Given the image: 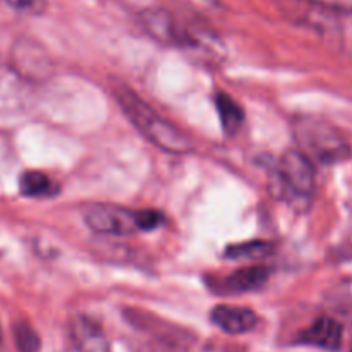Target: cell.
Segmentation results:
<instances>
[{
  "label": "cell",
  "instance_id": "obj_1",
  "mask_svg": "<svg viewBox=\"0 0 352 352\" xmlns=\"http://www.w3.org/2000/svg\"><path fill=\"white\" fill-rule=\"evenodd\" d=\"M113 96L129 122L158 150L170 155H186L192 150L191 138L170 120L162 117L136 91L124 85H117L113 88Z\"/></svg>",
  "mask_w": 352,
  "mask_h": 352
},
{
  "label": "cell",
  "instance_id": "obj_2",
  "mask_svg": "<svg viewBox=\"0 0 352 352\" xmlns=\"http://www.w3.org/2000/svg\"><path fill=\"white\" fill-rule=\"evenodd\" d=\"M294 138L298 150L311 162L336 165L351 157V146L337 127L316 117L294 120Z\"/></svg>",
  "mask_w": 352,
  "mask_h": 352
},
{
  "label": "cell",
  "instance_id": "obj_3",
  "mask_svg": "<svg viewBox=\"0 0 352 352\" xmlns=\"http://www.w3.org/2000/svg\"><path fill=\"white\" fill-rule=\"evenodd\" d=\"M316 174L313 162L299 150H289L280 157L274 175V192L287 201H308L315 192Z\"/></svg>",
  "mask_w": 352,
  "mask_h": 352
},
{
  "label": "cell",
  "instance_id": "obj_4",
  "mask_svg": "<svg viewBox=\"0 0 352 352\" xmlns=\"http://www.w3.org/2000/svg\"><path fill=\"white\" fill-rule=\"evenodd\" d=\"M86 223L91 230L105 236H131L140 230L138 210L117 205H96L86 213Z\"/></svg>",
  "mask_w": 352,
  "mask_h": 352
},
{
  "label": "cell",
  "instance_id": "obj_5",
  "mask_svg": "<svg viewBox=\"0 0 352 352\" xmlns=\"http://www.w3.org/2000/svg\"><path fill=\"white\" fill-rule=\"evenodd\" d=\"M144 30L162 43L177 45V47H195L198 45L196 36H192L191 31L186 30L182 24L175 21L174 16L162 9L144 10L141 16Z\"/></svg>",
  "mask_w": 352,
  "mask_h": 352
},
{
  "label": "cell",
  "instance_id": "obj_6",
  "mask_svg": "<svg viewBox=\"0 0 352 352\" xmlns=\"http://www.w3.org/2000/svg\"><path fill=\"white\" fill-rule=\"evenodd\" d=\"M69 339L76 352H110L103 330L98 323L85 315H78L71 320Z\"/></svg>",
  "mask_w": 352,
  "mask_h": 352
},
{
  "label": "cell",
  "instance_id": "obj_7",
  "mask_svg": "<svg viewBox=\"0 0 352 352\" xmlns=\"http://www.w3.org/2000/svg\"><path fill=\"white\" fill-rule=\"evenodd\" d=\"M268 278H270V268L263 265H254V267L241 268L227 277L219 278L212 287L219 294H243V292L263 287Z\"/></svg>",
  "mask_w": 352,
  "mask_h": 352
},
{
  "label": "cell",
  "instance_id": "obj_8",
  "mask_svg": "<svg viewBox=\"0 0 352 352\" xmlns=\"http://www.w3.org/2000/svg\"><path fill=\"white\" fill-rule=\"evenodd\" d=\"M210 320L213 325L219 327L222 332L230 336H241L248 333L258 325V316L253 309L243 308V306L220 305L215 306L210 313Z\"/></svg>",
  "mask_w": 352,
  "mask_h": 352
},
{
  "label": "cell",
  "instance_id": "obj_9",
  "mask_svg": "<svg viewBox=\"0 0 352 352\" xmlns=\"http://www.w3.org/2000/svg\"><path fill=\"white\" fill-rule=\"evenodd\" d=\"M344 329L337 320L330 316H322L315 320L305 332L299 336V342L306 346L320 347V349L337 352L342 347Z\"/></svg>",
  "mask_w": 352,
  "mask_h": 352
},
{
  "label": "cell",
  "instance_id": "obj_10",
  "mask_svg": "<svg viewBox=\"0 0 352 352\" xmlns=\"http://www.w3.org/2000/svg\"><path fill=\"white\" fill-rule=\"evenodd\" d=\"M14 64L21 74L34 79V81L50 74V60H48L47 54L40 50L38 45L28 43V41H24L21 47L14 50Z\"/></svg>",
  "mask_w": 352,
  "mask_h": 352
},
{
  "label": "cell",
  "instance_id": "obj_11",
  "mask_svg": "<svg viewBox=\"0 0 352 352\" xmlns=\"http://www.w3.org/2000/svg\"><path fill=\"white\" fill-rule=\"evenodd\" d=\"M215 107L217 112H219L223 131L229 136H234V134L239 133V129L244 124V110L241 109L239 103L232 96L226 95L223 91H219L215 95Z\"/></svg>",
  "mask_w": 352,
  "mask_h": 352
},
{
  "label": "cell",
  "instance_id": "obj_12",
  "mask_svg": "<svg viewBox=\"0 0 352 352\" xmlns=\"http://www.w3.org/2000/svg\"><path fill=\"white\" fill-rule=\"evenodd\" d=\"M21 195L28 198H50L57 195L58 186L45 172L28 170L19 179Z\"/></svg>",
  "mask_w": 352,
  "mask_h": 352
},
{
  "label": "cell",
  "instance_id": "obj_13",
  "mask_svg": "<svg viewBox=\"0 0 352 352\" xmlns=\"http://www.w3.org/2000/svg\"><path fill=\"white\" fill-rule=\"evenodd\" d=\"M274 246L268 241H250V243L234 244L226 250V256L229 260H256V258L268 256Z\"/></svg>",
  "mask_w": 352,
  "mask_h": 352
},
{
  "label": "cell",
  "instance_id": "obj_14",
  "mask_svg": "<svg viewBox=\"0 0 352 352\" xmlns=\"http://www.w3.org/2000/svg\"><path fill=\"white\" fill-rule=\"evenodd\" d=\"M14 340L19 352H38L40 351V337L33 327L26 322H17L14 325Z\"/></svg>",
  "mask_w": 352,
  "mask_h": 352
},
{
  "label": "cell",
  "instance_id": "obj_15",
  "mask_svg": "<svg viewBox=\"0 0 352 352\" xmlns=\"http://www.w3.org/2000/svg\"><path fill=\"white\" fill-rule=\"evenodd\" d=\"M302 2L311 3L323 10H330V12L352 14V0H302Z\"/></svg>",
  "mask_w": 352,
  "mask_h": 352
},
{
  "label": "cell",
  "instance_id": "obj_16",
  "mask_svg": "<svg viewBox=\"0 0 352 352\" xmlns=\"http://www.w3.org/2000/svg\"><path fill=\"white\" fill-rule=\"evenodd\" d=\"M164 217L155 210H138V223L140 230H153L162 223Z\"/></svg>",
  "mask_w": 352,
  "mask_h": 352
},
{
  "label": "cell",
  "instance_id": "obj_17",
  "mask_svg": "<svg viewBox=\"0 0 352 352\" xmlns=\"http://www.w3.org/2000/svg\"><path fill=\"white\" fill-rule=\"evenodd\" d=\"M41 0H7L10 7L17 10H36Z\"/></svg>",
  "mask_w": 352,
  "mask_h": 352
},
{
  "label": "cell",
  "instance_id": "obj_18",
  "mask_svg": "<svg viewBox=\"0 0 352 352\" xmlns=\"http://www.w3.org/2000/svg\"><path fill=\"white\" fill-rule=\"evenodd\" d=\"M0 337H2V333H0Z\"/></svg>",
  "mask_w": 352,
  "mask_h": 352
},
{
  "label": "cell",
  "instance_id": "obj_19",
  "mask_svg": "<svg viewBox=\"0 0 352 352\" xmlns=\"http://www.w3.org/2000/svg\"><path fill=\"white\" fill-rule=\"evenodd\" d=\"M351 352H352V349H351Z\"/></svg>",
  "mask_w": 352,
  "mask_h": 352
}]
</instances>
